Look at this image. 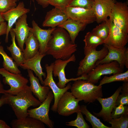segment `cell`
Returning a JSON list of instances; mask_svg holds the SVG:
<instances>
[{
	"label": "cell",
	"mask_w": 128,
	"mask_h": 128,
	"mask_svg": "<svg viewBox=\"0 0 128 128\" xmlns=\"http://www.w3.org/2000/svg\"><path fill=\"white\" fill-rule=\"evenodd\" d=\"M77 47L72 42L65 30L57 27L51 33L46 54L51 55L56 59L67 60L76 51Z\"/></svg>",
	"instance_id": "cell-1"
},
{
	"label": "cell",
	"mask_w": 128,
	"mask_h": 128,
	"mask_svg": "<svg viewBox=\"0 0 128 128\" xmlns=\"http://www.w3.org/2000/svg\"><path fill=\"white\" fill-rule=\"evenodd\" d=\"M6 104L12 108L17 119L24 118L28 116V108L39 106L41 103L33 96L29 87L28 86L15 95L6 93Z\"/></svg>",
	"instance_id": "cell-2"
},
{
	"label": "cell",
	"mask_w": 128,
	"mask_h": 128,
	"mask_svg": "<svg viewBox=\"0 0 128 128\" xmlns=\"http://www.w3.org/2000/svg\"><path fill=\"white\" fill-rule=\"evenodd\" d=\"M71 92L77 98L85 103H93L103 96L102 86H96L87 80L79 79L74 81L70 88Z\"/></svg>",
	"instance_id": "cell-3"
},
{
	"label": "cell",
	"mask_w": 128,
	"mask_h": 128,
	"mask_svg": "<svg viewBox=\"0 0 128 128\" xmlns=\"http://www.w3.org/2000/svg\"><path fill=\"white\" fill-rule=\"evenodd\" d=\"M85 56L80 62L77 75L80 76L87 74L96 67V62L103 59L108 53L107 48L105 46L99 50L96 48L84 50Z\"/></svg>",
	"instance_id": "cell-4"
},
{
	"label": "cell",
	"mask_w": 128,
	"mask_h": 128,
	"mask_svg": "<svg viewBox=\"0 0 128 128\" xmlns=\"http://www.w3.org/2000/svg\"><path fill=\"white\" fill-rule=\"evenodd\" d=\"M0 75L4 77L3 79L4 83L9 85L10 87L8 90H5L6 93L16 95L27 85L28 80L21 73H13L4 68H0Z\"/></svg>",
	"instance_id": "cell-5"
},
{
	"label": "cell",
	"mask_w": 128,
	"mask_h": 128,
	"mask_svg": "<svg viewBox=\"0 0 128 128\" xmlns=\"http://www.w3.org/2000/svg\"><path fill=\"white\" fill-rule=\"evenodd\" d=\"M116 26L128 33V1L114 3L109 17Z\"/></svg>",
	"instance_id": "cell-6"
},
{
	"label": "cell",
	"mask_w": 128,
	"mask_h": 128,
	"mask_svg": "<svg viewBox=\"0 0 128 128\" xmlns=\"http://www.w3.org/2000/svg\"><path fill=\"white\" fill-rule=\"evenodd\" d=\"M123 70L124 69L116 61L99 64L87 74L86 80L96 84L98 82L102 75L122 73Z\"/></svg>",
	"instance_id": "cell-7"
},
{
	"label": "cell",
	"mask_w": 128,
	"mask_h": 128,
	"mask_svg": "<svg viewBox=\"0 0 128 128\" xmlns=\"http://www.w3.org/2000/svg\"><path fill=\"white\" fill-rule=\"evenodd\" d=\"M54 97L52 91H50L46 99L38 107L28 110V116L39 120L50 128H53L54 122L50 119L49 113L50 104Z\"/></svg>",
	"instance_id": "cell-8"
},
{
	"label": "cell",
	"mask_w": 128,
	"mask_h": 128,
	"mask_svg": "<svg viewBox=\"0 0 128 128\" xmlns=\"http://www.w3.org/2000/svg\"><path fill=\"white\" fill-rule=\"evenodd\" d=\"M81 100L76 98L72 92H65L59 99L57 108L58 114L64 116H68L80 111L78 103Z\"/></svg>",
	"instance_id": "cell-9"
},
{
	"label": "cell",
	"mask_w": 128,
	"mask_h": 128,
	"mask_svg": "<svg viewBox=\"0 0 128 128\" xmlns=\"http://www.w3.org/2000/svg\"><path fill=\"white\" fill-rule=\"evenodd\" d=\"M76 61V56L73 54L68 59L64 60L60 59H56L54 62L52 72L54 76L58 77L59 82L56 84L59 88H62L66 86V84L69 82L79 79L86 80V75L80 76L76 78L67 79L65 76V68L68 63L71 62H75Z\"/></svg>",
	"instance_id": "cell-10"
},
{
	"label": "cell",
	"mask_w": 128,
	"mask_h": 128,
	"mask_svg": "<svg viewBox=\"0 0 128 128\" xmlns=\"http://www.w3.org/2000/svg\"><path fill=\"white\" fill-rule=\"evenodd\" d=\"M54 63L49 65L46 64L45 66L47 73V76L44 81V85L49 86L52 91L54 98V101L53 105L51 108V110L54 112H56L57 104L58 101L66 91L70 89L71 85L68 83L64 88H61L57 86L54 81L53 76V68Z\"/></svg>",
	"instance_id": "cell-11"
},
{
	"label": "cell",
	"mask_w": 128,
	"mask_h": 128,
	"mask_svg": "<svg viewBox=\"0 0 128 128\" xmlns=\"http://www.w3.org/2000/svg\"><path fill=\"white\" fill-rule=\"evenodd\" d=\"M65 13L69 18L87 25L96 21V18L92 8L68 6Z\"/></svg>",
	"instance_id": "cell-12"
},
{
	"label": "cell",
	"mask_w": 128,
	"mask_h": 128,
	"mask_svg": "<svg viewBox=\"0 0 128 128\" xmlns=\"http://www.w3.org/2000/svg\"><path fill=\"white\" fill-rule=\"evenodd\" d=\"M121 90V87H120L110 96L106 98H97V100L101 104L102 109L98 113L93 112V114L97 117L101 118L104 121L108 122L112 119L111 114L116 106V100Z\"/></svg>",
	"instance_id": "cell-13"
},
{
	"label": "cell",
	"mask_w": 128,
	"mask_h": 128,
	"mask_svg": "<svg viewBox=\"0 0 128 128\" xmlns=\"http://www.w3.org/2000/svg\"><path fill=\"white\" fill-rule=\"evenodd\" d=\"M128 34L115 26L110 20L108 36L104 44L118 48L123 47L128 42Z\"/></svg>",
	"instance_id": "cell-14"
},
{
	"label": "cell",
	"mask_w": 128,
	"mask_h": 128,
	"mask_svg": "<svg viewBox=\"0 0 128 128\" xmlns=\"http://www.w3.org/2000/svg\"><path fill=\"white\" fill-rule=\"evenodd\" d=\"M30 11L29 9L25 8L24 3L21 1L15 7L5 12L1 13L5 20L7 22V30L5 40L6 43L8 42L10 31L17 19L24 14L29 13Z\"/></svg>",
	"instance_id": "cell-15"
},
{
	"label": "cell",
	"mask_w": 128,
	"mask_h": 128,
	"mask_svg": "<svg viewBox=\"0 0 128 128\" xmlns=\"http://www.w3.org/2000/svg\"><path fill=\"white\" fill-rule=\"evenodd\" d=\"M115 1L114 0H94L92 8L98 23L106 20L109 17Z\"/></svg>",
	"instance_id": "cell-16"
},
{
	"label": "cell",
	"mask_w": 128,
	"mask_h": 128,
	"mask_svg": "<svg viewBox=\"0 0 128 128\" xmlns=\"http://www.w3.org/2000/svg\"><path fill=\"white\" fill-rule=\"evenodd\" d=\"M32 27L30 32L36 37L38 41L39 45L38 52L41 54H46L48 43L52 32L56 27L49 28L46 29H42L34 20L32 21Z\"/></svg>",
	"instance_id": "cell-17"
},
{
	"label": "cell",
	"mask_w": 128,
	"mask_h": 128,
	"mask_svg": "<svg viewBox=\"0 0 128 128\" xmlns=\"http://www.w3.org/2000/svg\"><path fill=\"white\" fill-rule=\"evenodd\" d=\"M27 14H25L19 18L15 23V27L12 28L15 33L18 46L23 51L25 41L31 28L27 23Z\"/></svg>",
	"instance_id": "cell-18"
},
{
	"label": "cell",
	"mask_w": 128,
	"mask_h": 128,
	"mask_svg": "<svg viewBox=\"0 0 128 128\" xmlns=\"http://www.w3.org/2000/svg\"><path fill=\"white\" fill-rule=\"evenodd\" d=\"M108 49V53L102 59L97 61L96 63V66L99 64L108 63L116 61L120 66L124 69L125 62V51L126 47L118 48L104 44Z\"/></svg>",
	"instance_id": "cell-19"
},
{
	"label": "cell",
	"mask_w": 128,
	"mask_h": 128,
	"mask_svg": "<svg viewBox=\"0 0 128 128\" xmlns=\"http://www.w3.org/2000/svg\"><path fill=\"white\" fill-rule=\"evenodd\" d=\"M46 55V54H41L38 52L33 57L25 60L20 66L23 69L30 70L33 71L43 85H44V83L42 77L45 78L46 76V73L42 71L41 62L42 58Z\"/></svg>",
	"instance_id": "cell-20"
},
{
	"label": "cell",
	"mask_w": 128,
	"mask_h": 128,
	"mask_svg": "<svg viewBox=\"0 0 128 128\" xmlns=\"http://www.w3.org/2000/svg\"><path fill=\"white\" fill-rule=\"evenodd\" d=\"M68 18L65 12L55 7L47 12L42 26L55 28Z\"/></svg>",
	"instance_id": "cell-21"
},
{
	"label": "cell",
	"mask_w": 128,
	"mask_h": 128,
	"mask_svg": "<svg viewBox=\"0 0 128 128\" xmlns=\"http://www.w3.org/2000/svg\"><path fill=\"white\" fill-rule=\"evenodd\" d=\"M28 76L30 83V89L34 95L42 103L46 99L50 88L48 86H41L38 78L35 77L32 71L27 70Z\"/></svg>",
	"instance_id": "cell-22"
},
{
	"label": "cell",
	"mask_w": 128,
	"mask_h": 128,
	"mask_svg": "<svg viewBox=\"0 0 128 128\" xmlns=\"http://www.w3.org/2000/svg\"><path fill=\"white\" fill-rule=\"evenodd\" d=\"M87 24L79 21L68 18L58 26L66 30L70 37L71 41L73 44L79 32L83 30Z\"/></svg>",
	"instance_id": "cell-23"
},
{
	"label": "cell",
	"mask_w": 128,
	"mask_h": 128,
	"mask_svg": "<svg viewBox=\"0 0 128 128\" xmlns=\"http://www.w3.org/2000/svg\"><path fill=\"white\" fill-rule=\"evenodd\" d=\"M10 124L13 128H45L44 123L35 118L27 116L23 119L13 120Z\"/></svg>",
	"instance_id": "cell-24"
},
{
	"label": "cell",
	"mask_w": 128,
	"mask_h": 128,
	"mask_svg": "<svg viewBox=\"0 0 128 128\" xmlns=\"http://www.w3.org/2000/svg\"><path fill=\"white\" fill-rule=\"evenodd\" d=\"M24 44L26 47L23 52L25 60L33 57L38 52L39 45L37 38L30 32Z\"/></svg>",
	"instance_id": "cell-25"
},
{
	"label": "cell",
	"mask_w": 128,
	"mask_h": 128,
	"mask_svg": "<svg viewBox=\"0 0 128 128\" xmlns=\"http://www.w3.org/2000/svg\"><path fill=\"white\" fill-rule=\"evenodd\" d=\"M9 33L11 38L12 43L9 46H7V48L11 53L12 58L18 66L20 67L25 60L23 53L16 44L15 35L12 29L10 30Z\"/></svg>",
	"instance_id": "cell-26"
},
{
	"label": "cell",
	"mask_w": 128,
	"mask_h": 128,
	"mask_svg": "<svg viewBox=\"0 0 128 128\" xmlns=\"http://www.w3.org/2000/svg\"><path fill=\"white\" fill-rule=\"evenodd\" d=\"M0 55L3 57V68L10 72L14 73H21V71L18 68L17 64L13 59L8 56L5 51L3 46L0 45Z\"/></svg>",
	"instance_id": "cell-27"
},
{
	"label": "cell",
	"mask_w": 128,
	"mask_h": 128,
	"mask_svg": "<svg viewBox=\"0 0 128 128\" xmlns=\"http://www.w3.org/2000/svg\"><path fill=\"white\" fill-rule=\"evenodd\" d=\"M83 41L85 44L84 50L96 48L98 46L104 43L103 41L91 32L87 33Z\"/></svg>",
	"instance_id": "cell-28"
},
{
	"label": "cell",
	"mask_w": 128,
	"mask_h": 128,
	"mask_svg": "<svg viewBox=\"0 0 128 128\" xmlns=\"http://www.w3.org/2000/svg\"><path fill=\"white\" fill-rule=\"evenodd\" d=\"M80 110L82 114L85 115V119L89 122L93 128H110L104 124L95 115L91 114L87 109L86 106H80Z\"/></svg>",
	"instance_id": "cell-29"
},
{
	"label": "cell",
	"mask_w": 128,
	"mask_h": 128,
	"mask_svg": "<svg viewBox=\"0 0 128 128\" xmlns=\"http://www.w3.org/2000/svg\"><path fill=\"white\" fill-rule=\"evenodd\" d=\"M94 28L91 32L104 41L107 38L110 27V20L109 18L104 21Z\"/></svg>",
	"instance_id": "cell-30"
},
{
	"label": "cell",
	"mask_w": 128,
	"mask_h": 128,
	"mask_svg": "<svg viewBox=\"0 0 128 128\" xmlns=\"http://www.w3.org/2000/svg\"><path fill=\"white\" fill-rule=\"evenodd\" d=\"M117 81L128 82V70L124 72L114 74L109 77L105 76L100 81L99 85L102 86L105 84Z\"/></svg>",
	"instance_id": "cell-31"
},
{
	"label": "cell",
	"mask_w": 128,
	"mask_h": 128,
	"mask_svg": "<svg viewBox=\"0 0 128 128\" xmlns=\"http://www.w3.org/2000/svg\"><path fill=\"white\" fill-rule=\"evenodd\" d=\"M108 122L111 125L110 128H128V113L124 114L119 118L112 119Z\"/></svg>",
	"instance_id": "cell-32"
},
{
	"label": "cell",
	"mask_w": 128,
	"mask_h": 128,
	"mask_svg": "<svg viewBox=\"0 0 128 128\" xmlns=\"http://www.w3.org/2000/svg\"><path fill=\"white\" fill-rule=\"evenodd\" d=\"M77 116L74 120L66 122V125L75 127L78 128H89L90 126L85 121L80 111L77 113Z\"/></svg>",
	"instance_id": "cell-33"
},
{
	"label": "cell",
	"mask_w": 128,
	"mask_h": 128,
	"mask_svg": "<svg viewBox=\"0 0 128 128\" xmlns=\"http://www.w3.org/2000/svg\"><path fill=\"white\" fill-rule=\"evenodd\" d=\"M94 0H70L68 6L92 8Z\"/></svg>",
	"instance_id": "cell-34"
},
{
	"label": "cell",
	"mask_w": 128,
	"mask_h": 128,
	"mask_svg": "<svg viewBox=\"0 0 128 128\" xmlns=\"http://www.w3.org/2000/svg\"><path fill=\"white\" fill-rule=\"evenodd\" d=\"M18 0H0V13H2L15 7Z\"/></svg>",
	"instance_id": "cell-35"
},
{
	"label": "cell",
	"mask_w": 128,
	"mask_h": 128,
	"mask_svg": "<svg viewBox=\"0 0 128 128\" xmlns=\"http://www.w3.org/2000/svg\"><path fill=\"white\" fill-rule=\"evenodd\" d=\"M127 113H128V106L119 105L114 108L111 114V117L112 119L117 118Z\"/></svg>",
	"instance_id": "cell-36"
},
{
	"label": "cell",
	"mask_w": 128,
	"mask_h": 128,
	"mask_svg": "<svg viewBox=\"0 0 128 128\" xmlns=\"http://www.w3.org/2000/svg\"><path fill=\"white\" fill-rule=\"evenodd\" d=\"M70 0H50L49 5L65 12L66 8L68 6Z\"/></svg>",
	"instance_id": "cell-37"
},
{
	"label": "cell",
	"mask_w": 128,
	"mask_h": 128,
	"mask_svg": "<svg viewBox=\"0 0 128 128\" xmlns=\"http://www.w3.org/2000/svg\"><path fill=\"white\" fill-rule=\"evenodd\" d=\"M128 104V93H121L118 96L116 101V106L121 105H127Z\"/></svg>",
	"instance_id": "cell-38"
},
{
	"label": "cell",
	"mask_w": 128,
	"mask_h": 128,
	"mask_svg": "<svg viewBox=\"0 0 128 128\" xmlns=\"http://www.w3.org/2000/svg\"><path fill=\"white\" fill-rule=\"evenodd\" d=\"M7 23L5 22L0 23V36L6 34Z\"/></svg>",
	"instance_id": "cell-39"
},
{
	"label": "cell",
	"mask_w": 128,
	"mask_h": 128,
	"mask_svg": "<svg viewBox=\"0 0 128 128\" xmlns=\"http://www.w3.org/2000/svg\"><path fill=\"white\" fill-rule=\"evenodd\" d=\"M37 3L41 6L43 8L47 7L49 5V1L50 0H36Z\"/></svg>",
	"instance_id": "cell-40"
},
{
	"label": "cell",
	"mask_w": 128,
	"mask_h": 128,
	"mask_svg": "<svg viewBox=\"0 0 128 128\" xmlns=\"http://www.w3.org/2000/svg\"><path fill=\"white\" fill-rule=\"evenodd\" d=\"M121 89V93H128V82H123Z\"/></svg>",
	"instance_id": "cell-41"
},
{
	"label": "cell",
	"mask_w": 128,
	"mask_h": 128,
	"mask_svg": "<svg viewBox=\"0 0 128 128\" xmlns=\"http://www.w3.org/2000/svg\"><path fill=\"white\" fill-rule=\"evenodd\" d=\"M6 98L5 94L0 98V108L5 104H6Z\"/></svg>",
	"instance_id": "cell-42"
},
{
	"label": "cell",
	"mask_w": 128,
	"mask_h": 128,
	"mask_svg": "<svg viewBox=\"0 0 128 128\" xmlns=\"http://www.w3.org/2000/svg\"><path fill=\"white\" fill-rule=\"evenodd\" d=\"M11 127L4 120H0V128H11Z\"/></svg>",
	"instance_id": "cell-43"
},
{
	"label": "cell",
	"mask_w": 128,
	"mask_h": 128,
	"mask_svg": "<svg viewBox=\"0 0 128 128\" xmlns=\"http://www.w3.org/2000/svg\"><path fill=\"white\" fill-rule=\"evenodd\" d=\"M125 66L126 68L128 69V48H126L125 51Z\"/></svg>",
	"instance_id": "cell-44"
},
{
	"label": "cell",
	"mask_w": 128,
	"mask_h": 128,
	"mask_svg": "<svg viewBox=\"0 0 128 128\" xmlns=\"http://www.w3.org/2000/svg\"><path fill=\"white\" fill-rule=\"evenodd\" d=\"M0 94L2 93L4 94L6 93L5 90L4 89L3 85L2 84L0 79Z\"/></svg>",
	"instance_id": "cell-45"
},
{
	"label": "cell",
	"mask_w": 128,
	"mask_h": 128,
	"mask_svg": "<svg viewBox=\"0 0 128 128\" xmlns=\"http://www.w3.org/2000/svg\"><path fill=\"white\" fill-rule=\"evenodd\" d=\"M4 18L1 13H0V23L5 22Z\"/></svg>",
	"instance_id": "cell-46"
},
{
	"label": "cell",
	"mask_w": 128,
	"mask_h": 128,
	"mask_svg": "<svg viewBox=\"0 0 128 128\" xmlns=\"http://www.w3.org/2000/svg\"><path fill=\"white\" fill-rule=\"evenodd\" d=\"M1 43V42L0 40V45Z\"/></svg>",
	"instance_id": "cell-47"
},
{
	"label": "cell",
	"mask_w": 128,
	"mask_h": 128,
	"mask_svg": "<svg viewBox=\"0 0 128 128\" xmlns=\"http://www.w3.org/2000/svg\"></svg>",
	"instance_id": "cell-48"
}]
</instances>
